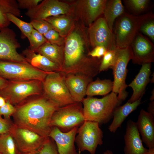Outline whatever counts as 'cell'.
<instances>
[{"label": "cell", "mask_w": 154, "mask_h": 154, "mask_svg": "<svg viewBox=\"0 0 154 154\" xmlns=\"http://www.w3.org/2000/svg\"><path fill=\"white\" fill-rule=\"evenodd\" d=\"M141 98L132 103L127 102L123 105L117 107L113 115V121L109 126L108 129L112 133H115L127 117L131 112L137 109L142 103Z\"/></svg>", "instance_id": "cell-23"}, {"label": "cell", "mask_w": 154, "mask_h": 154, "mask_svg": "<svg viewBox=\"0 0 154 154\" xmlns=\"http://www.w3.org/2000/svg\"><path fill=\"white\" fill-rule=\"evenodd\" d=\"M18 104L12 116L14 124L49 137L51 119L58 106L43 94Z\"/></svg>", "instance_id": "cell-1"}, {"label": "cell", "mask_w": 154, "mask_h": 154, "mask_svg": "<svg viewBox=\"0 0 154 154\" xmlns=\"http://www.w3.org/2000/svg\"><path fill=\"white\" fill-rule=\"evenodd\" d=\"M14 125L11 120L3 118L0 115V135L11 133Z\"/></svg>", "instance_id": "cell-39"}, {"label": "cell", "mask_w": 154, "mask_h": 154, "mask_svg": "<svg viewBox=\"0 0 154 154\" xmlns=\"http://www.w3.org/2000/svg\"><path fill=\"white\" fill-rule=\"evenodd\" d=\"M124 12L121 0H107L103 13L104 18L112 32L115 20Z\"/></svg>", "instance_id": "cell-26"}, {"label": "cell", "mask_w": 154, "mask_h": 154, "mask_svg": "<svg viewBox=\"0 0 154 154\" xmlns=\"http://www.w3.org/2000/svg\"><path fill=\"white\" fill-rule=\"evenodd\" d=\"M6 102L5 99L3 97L0 96V108L5 105Z\"/></svg>", "instance_id": "cell-44"}, {"label": "cell", "mask_w": 154, "mask_h": 154, "mask_svg": "<svg viewBox=\"0 0 154 154\" xmlns=\"http://www.w3.org/2000/svg\"><path fill=\"white\" fill-rule=\"evenodd\" d=\"M113 82L110 79L100 80L97 78L88 84L86 95L88 97L97 95H106L112 91Z\"/></svg>", "instance_id": "cell-27"}, {"label": "cell", "mask_w": 154, "mask_h": 154, "mask_svg": "<svg viewBox=\"0 0 154 154\" xmlns=\"http://www.w3.org/2000/svg\"><path fill=\"white\" fill-rule=\"evenodd\" d=\"M143 15L136 16L124 12L117 18L113 34L116 48H126L130 46L137 33Z\"/></svg>", "instance_id": "cell-8"}, {"label": "cell", "mask_w": 154, "mask_h": 154, "mask_svg": "<svg viewBox=\"0 0 154 154\" xmlns=\"http://www.w3.org/2000/svg\"><path fill=\"white\" fill-rule=\"evenodd\" d=\"M115 51V61L112 68L114 77L112 92L117 94L118 99L122 102L128 96L126 90L128 86L125 82L127 67L129 62L132 59L133 53L130 46L124 48H116Z\"/></svg>", "instance_id": "cell-7"}, {"label": "cell", "mask_w": 154, "mask_h": 154, "mask_svg": "<svg viewBox=\"0 0 154 154\" xmlns=\"http://www.w3.org/2000/svg\"><path fill=\"white\" fill-rule=\"evenodd\" d=\"M37 154V153H29V154Z\"/></svg>", "instance_id": "cell-48"}, {"label": "cell", "mask_w": 154, "mask_h": 154, "mask_svg": "<svg viewBox=\"0 0 154 154\" xmlns=\"http://www.w3.org/2000/svg\"><path fill=\"white\" fill-rule=\"evenodd\" d=\"M42 0H17L19 8L26 9L28 10L32 9L36 7Z\"/></svg>", "instance_id": "cell-40"}, {"label": "cell", "mask_w": 154, "mask_h": 154, "mask_svg": "<svg viewBox=\"0 0 154 154\" xmlns=\"http://www.w3.org/2000/svg\"><path fill=\"white\" fill-rule=\"evenodd\" d=\"M69 4L57 0L42 1L34 8L26 12L31 20H44L51 17L66 15L70 10Z\"/></svg>", "instance_id": "cell-14"}, {"label": "cell", "mask_w": 154, "mask_h": 154, "mask_svg": "<svg viewBox=\"0 0 154 154\" xmlns=\"http://www.w3.org/2000/svg\"><path fill=\"white\" fill-rule=\"evenodd\" d=\"M48 73L29 63L0 60V77L8 80H38L42 82Z\"/></svg>", "instance_id": "cell-6"}, {"label": "cell", "mask_w": 154, "mask_h": 154, "mask_svg": "<svg viewBox=\"0 0 154 154\" xmlns=\"http://www.w3.org/2000/svg\"><path fill=\"white\" fill-rule=\"evenodd\" d=\"M124 154H147L148 149L145 148L136 122L129 119L127 123L124 135Z\"/></svg>", "instance_id": "cell-17"}, {"label": "cell", "mask_w": 154, "mask_h": 154, "mask_svg": "<svg viewBox=\"0 0 154 154\" xmlns=\"http://www.w3.org/2000/svg\"><path fill=\"white\" fill-rule=\"evenodd\" d=\"M66 15L51 17L44 19L63 37L68 34L72 25V20Z\"/></svg>", "instance_id": "cell-28"}, {"label": "cell", "mask_w": 154, "mask_h": 154, "mask_svg": "<svg viewBox=\"0 0 154 154\" xmlns=\"http://www.w3.org/2000/svg\"><path fill=\"white\" fill-rule=\"evenodd\" d=\"M103 154H114L112 151L108 149L105 151Z\"/></svg>", "instance_id": "cell-46"}, {"label": "cell", "mask_w": 154, "mask_h": 154, "mask_svg": "<svg viewBox=\"0 0 154 154\" xmlns=\"http://www.w3.org/2000/svg\"><path fill=\"white\" fill-rule=\"evenodd\" d=\"M11 133L21 154L37 152L49 137L14 124Z\"/></svg>", "instance_id": "cell-11"}, {"label": "cell", "mask_w": 154, "mask_h": 154, "mask_svg": "<svg viewBox=\"0 0 154 154\" xmlns=\"http://www.w3.org/2000/svg\"><path fill=\"white\" fill-rule=\"evenodd\" d=\"M43 94L42 82L38 80H8L0 89V96L13 105H17L29 97Z\"/></svg>", "instance_id": "cell-3"}, {"label": "cell", "mask_w": 154, "mask_h": 154, "mask_svg": "<svg viewBox=\"0 0 154 154\" xmlns=\"http://www.w3.org/2000/svg\"><path fill=\"white\" fill-rule=\"evenodd\" d=\"M8 81V80L0 77V89L5 86Z\"/></svg>", "instance_id": "cell-43"}, {"label": "cell", "mask_w": 154, "mask_h": 154, "mask_svg": "<svg viewBox=\"0 0 154 154\" xmlns=\"http://www.w3.org/2000/svg\"><path fill=\"white\" fill-rule=\"evenodd\" d=\"M154 15L152 12L143 15L139 31L146 35L153 42L154 41Z\"/></svg>", "instance_id": "cell-30"}, {"label": "cell", "mask_w": 154, "mask_h": 154, "mask_svg": "<svg viewBox=\"0 0 154 154\" xmlns=\"http://www.w3.org/2000/svg\"><path fill=\"white\" fill-rule=\"evenodd\" d=\"M65 84L70 94L75 102H81L86 95L89 84L92 78L80 74H65Z\"/></svg>", "instance_id": "cell-18"}, {"label": "cell", "mask_w": 154, "mask_h": 154, "mask_svg": "<svg viewBox=\"0 0 154 154\" xmlns=\"http://www.w3.org/2000/svg\"><path fill=\"white\" fill-rule=\"evenodd\" d=\"M75 137L79 153L86 151L95 154L98 145L103 144V132L96 122L85 120L78 128Z\"/></svg>", "instance_id": "cell-10"}, {"label": "cell", "mask_w": 154, "mask_h": 154, "mask_svg": "<svg viewBox=\"0 0 154 154\" xmlns=\"http://www.w3.org/2000/svg\"><path fill=\"white\" fill-rule=\"evenodd\" d=\"M37 153V154H59L56 145L49 137Z\"/></svg>", "instance_id": "cell-36"}, {"label": "cell", "mask_w": 154, "mask_h": 154, "mask_svg": "<svg viewBox=\"0 0 154 154\" xmlns=\"http://www.w3.org/2000/svg\"><path fill=\"white\" fill-rule=\"evenodd\" d=\"M123 1L127 7L137 13H139L146 10L150 2L149 0H125Z\"/></svg>", "instance_id": "cell-33"}, {"label": "cell", "mask_w": 154, "mask_h": 154, "mask_svg": "<svg viewBox=\"0 0 154 154\" xmlns=\"http://www.w3.org/2000/svg\"><path fill=\"white\" fill-rule=\"evenodd\" d=\"M85 120L94 121L99 125L108 123L113 118L115 109L121 102L113 92L101 98L88 96L82 101Z\"/></svg>", "instance_id": "cell-2"}, {"label": "cell", "mask_w": 154, "mask_h": 154, "mask_svg": "<svg viewBox=\"0 0 154 154\" xmlns=\"http://www.w3.org/2000/svg\"><path fill=\"white\" fill-rule=\"evenodd\" d=\"M107 0H79L77 8L80 17L89 27L104 13Z\"/></svg>", "instance_id": "cell-19"}, {"label": "cell", "mask_w": 154, "mask_h": 154, "mask_svg": "<svg viewBox=\"0 0 154 154\" xmlns=\"http://www.w3.org/2000/svg\"><path fill=\"white\" fill-rule=\"evenodd\" d=\"M115 49L107 50L103 55L100 62L99 72L106 70L109 68L112 69L115 60Z\"/></svg>", "instance_id": "cell-34"}, {"label": "cell", "mask_w": 154, "mask_h": 154, "mask_svg": "<svg viewBox=\"0 0 154 154\" xmlns=\"http://www.w3.org/2000/svg\"><path fill=\"white\" fill-rule=\"evenodd\" d=\"M23 55L28 62L34 67L48 73L61 72V68L44 56L26 48Z\"/></svg>", "instance_id": "cell-22"}, {"label": "cell", "mask_w": 154, "mask_h": 154, "mask_svg": "<svg viewBox=\"0 0 154 154\" xmlns=\"http://www.w3.org/2000/svg\"><path fill=\"white\" fill-rule=\"evenodd\" d=\"M27 38L30 43L28 48L34 52L44 43L48 42L43 35L34 29Z\"/></svg>", "instance_id": "cell-32"}, {"label": "cell", "mask_w": 154, "mask_h": 154, "mask_svg": "<svg viewBox=\"0 0 154 154\" xmlns=\"http://www.w3.org/2000/svg\"><path fill=\"white\" fill-rule=\"evenodd\" d=\"M10 13L17 17H20L21 12L17 1L0 0V31L8 27L11 22L8 19L7 14Z\"/></svg>", "instance_id": "cell-25"}, {"label": "cell", "mask_w": 154, "mask_h": 154, "mask_svg": "<svg viewBox=\"0 0 154 154\" xmlns=\"http://www.w3.org/2000/svg\"><path fill=\"white\" fill-rule=\"evenodd\" d=\"M89 40L93 47L103 46L107 50L116 48L113 32L110 30L104 17L98 18L89 27Z\"/></svg>", "instance_id": "cell-12"}, {"label": "cell", "mask_w": 154, "mask_h": 154, "mask_svg": "<svg viewBox=\"0 0 154 154\" xmlns=\"http://www.w3.org/2000/svg\"><path fill=\"white\" fill-rule=\"evenodd\" d=\"M13 30L8 27L0 31V60L28 63L17 51L21 46Z\"/></svg>", "instance_id": "cell-13"}, {"label": "cell", "mask_w": 154, "mask_h": 154, "mask_svg": "<svg viewBox=\"0 0 154 154\" xmlns=\"http://www.w3.org/2000/svg\"><path fill=\"white\" fill-rule=\"evenodd\" d=\"M35 52L46 57L57 64L61 70L64 61V46L46 42L40 46Z\"/></svg>", "instance_id": "cell-24"}, {"label": "cell", "mask_w": 154, "mask_h": 154, "mask_svg": "<svg viewBox=\"0 0 154 154\" xmlns=\"http://www.w3.org/2000/svg\"><path fill=\"white\" fill-rule=\"evenodd\" d=\"M16 110V107L6 100L5 105L0 108V115L3 116L6 119L11 120V116L13 115Z\"/></svg>", "instance_id": "cell-38"}, {"label": "cell", "mask_w": 154, "mask_h": 154, "mask_svg": "<svg viewBox=\"0 0 154 154\" xmlns=\"http://www.w3.org/2000/svg\"><path fill=\"white\" fill-rule=\"evenodd\" d=\"M136 123L142 142L148 149L154 148V116L142 109Z\"/></svg>", "instance_id": "cell-20"}, {"label": "cell", "mask_w": 154, "mask_h": 154, "mask_svg": "<svg viewBox=\"0 0 154 154\" xmlns=\"http://www.w3.org/2000/svg\"><path fill=\"white\" fill-rule=\"evenodd\" d=\"M107 51L106 49L104 46H97L94 47L92 50L89 52L88 56L99 59L103 57Z\"/></svg>", "instance_id": "cell-41"}, {"label": "cell", "mask_w": 154, "mask_h": 154, "mask_svg": "<svg viewBox=\"0 0 154 154\" xmlns=\"http://www.w3.org/2000/svg\"><path fill=\"white\" fill-rule=\"evenodd\" d=\"M81 102H75L59 108L52 116L51 127H56L66 132L81 125L85 120Z\"/></svg>", "instance_id": "cell-9"}, {"label": "cell", "mask_w": 154, "mask_h": 154, "mask_svg": "<svg viewBox=\"0 0 154 154\" xmlns=\"http://www.w3.org/2000/svg\"><path fill=\"white\" fill-rule=\"evenodd\" d=\"M147 112L154 116V101H152L149 104Z\"/></svg>", "instance_id": "cell-42"}, {"label": "cell", "mask_w": 154, "mask_h": 154, "mask_svg": "<svg viewBox=\"0 0 154 154\" xmlns=\"http://www.w3.org/2000/svg\"><path fill=\"white\" fill-rule=\"evenodd\" d=\"M30 23L34 29L42 35L54 29L51 24L45 20H32Z\"/></svg>", "instance_id": "cell-35"}, {"label": "cell", "mask_w": 154, "mask_h": 154, "mask_svg": "<svg viewBox=\"0 0 154 154\" xmlns=\"http://www.w3.org/2000/svg\"><path fill=\"white\" fill-rule=\"evenodd\" d=\"M80 35L73 32L67 36L64 47V61L61 72L75 73L84 65L87 57L84 56V47Z\"/></svg>", "instance_id": "cell-5"}, {"label": "cell", "mask_w": 154, "mask_h": 154, "mask_svg": "<svg viewBox=\"0 0 154 154\" xmlns=\"http://www.w3.org/2000/svg\"><path fill=\"white\" fill-rule=\"evenodd\" d=\"M130 46L133 63L142 65L154 62V45L145 36L138 32Z\"/></svg>", "instance_id": "cell-15"}, {"label": "cell", "mask_w": 154, "mask_h": 154, "mask_svg": "<svg viewBox=\"0 0 154 154\" xmlns=\"http://www.w3.org/2000/svg\"><path fill=\"white\" fill-rule=\"evenodd\" d=\"M151 63L144 64L142 66L134 80L128 85L133 90V93L127 101L132 103L142 98L144 94L146 88L150 81Z\"/></svg>", "instance_id": "cell-21"}, {"label": "cell", "mask_w": 154, "mask_h": 154, "mask_svg": "<svg viewBox=\"0 0 154 154\" xmlns=\"http://www.w3.org/2000/svg\"><path fill=\"white\" fill-rule=\"evenodd\" d=\"M0 152L2 154H21L11 133L0 135Z\"/></svg>", "instance_id": "cell-29"}, {"label": "cell", "mask_w": 154, "mask_h": 154, "mask_svg": "<svg viewBox=\"0 0 154 154\" xmlns=\"http://www.w3.org/2000/svg\"><path fill=\"white\" fill-rule=\"evenodd\" d=\"M148 149V151L147 154H154V148Z\"/></svg>", "instance_id": "cell-45"}, {"label": "cell", "mask_w": 154, "mask_h": 154, "mask_svg": "<svg viewBox=\"0 0 154 154\" xmlns=\"http://www.w3.org/2000/svg\"><path fill=\"white\" fill-rule=\"evenodd\" d=\"M150 100L151 101H154V90L152 91V94L151 96Z\"/></svg>", "instance_id": "cell-47"}, {"label": "cell", "mask_w": 154, "mask_h": 154, "mask_svg": "<svg viewBox=\"0 0 154 154\" xmlns=\"http://www.w3.org/2000/svg\"><path fill=\"white\" fill-rule=\"evenodd\" d=\"M7 17L11 22L14 24L20 29L21 32L22 38H27L34 29L30 22L23 21L12 14H7Z\"/></svg>", "instance_id": "cell-31"}, {"label": "cell", "mask_w": 154, "mask_h": 154, "mask_svg": "<svg viewBox=\"0 0 154 154\" xmlns=\"http://www.w3.org/2000/svg\"><path fill=\"white\" fill-rule=\"evenodd\" d=\"M64 76L61 72L49 73L42 82L43 94L59 108L75 102L65 84Z\"/></svg>", "instance_id": "cell-4"}, {"label": "cell", "mask_w": 154, "mask_h": 154, "mask_svg": "<svg viewBox=\"0 0 154 154\" xmlns=\"http://www.w3.org/2000/svg\"><path fill=\"white\" fill-rule=\"evenodd\" d=\"M78 127L66 132L56 127H52L48 137L55 141L59 154H79L74 145Z\"/></svg>", "instance_id": "cell-16"}, {"label": "cell", "mask_w": 154, "mask_h": 154, "mask_svg": "<svg viewBox=\"0 0 154 154\" xmlns=\"http://www.w3.org/2000/svg\"><path fill=\"white\" fill-rule=\"evenodd\" d=\"M0 154H2L0 152Z\"/></svg>", "instance_id": "cell-49"}, {"label": "cell", "mask_w": 154, "mask_h": 154, "mask_svg": "<svg viewBox=\"0 0 154 154\" xmlns=\"http://www.w3.org/2000/svg\"><path fill=\"white\" fill-rule=\"evenodd\" d=\"M48 42L51 44L61 45L63 37L54 29H51L43 35Z\"/></svg>", "instance_id": "cell-37"}]
</instances>
